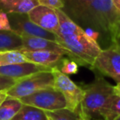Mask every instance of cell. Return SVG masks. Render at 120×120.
I'll return each mask as SVG.
<instances>
[{"mask_svg": "<svg viewBox=\"0 0 120 120\" xmlns=\"http://www.w3.org/2000/svg\"><path fill=\"white\" fill-rule=\"evenodd\" d=\"M61 10L83 30H95L100 35V46L105 49L114 45L120 13L111 0H62Z\"/></svg>", "mask_w": 120, "mask_h": 120, "instance_id": "6da1fadb", "label": "cell"}, {"mask_svg": "<svg viewBox=\"0 0 120 120\" xmlns=\"http://www.w3.org/2000/svg\"><path fill=\"white\" fill-rule=\"evenodd\" d=\"M55 11L59 21V27L55 33L56 41L69 52L70 58L78 65L93 69L94 62L102 49L61 9Z\"/></svg>", "mask_w": 120, "mask_h": 120, "instance_id": "7a4b0ae2", "label": "cell"}, {"mask_svg": "<svg viewBox=\"0 0 120 120\" xmlns=\"http://www.w3.org/2000/svg\"><path fill=\"white\" fill-rule=\"evenodd\" d=\"M83 90L84 96L79 110L91 119L100 117L102 109L113 95V86L103 77H96Z\"/></svg>", "mask_w": 120, "mask_h": 120, "instance_id": "3957f363", "label": "cell"}, {"mask_svg": "<svg viewBox=\"0 0 120 120\" xmlns=\"http://www.w3.org/2000/svg\"><path fill=\"white\" fill-rule=\"evenodd\" d=\"M54 87V78L52 71L40 72L18 80L7 91L8 96L22 99L44 89Z\"/></svg>", "mask_w": 120, "mask_h": 120, "instance_id": "277c9868", "label": "cell"}, {"mask_svg": "<svg viewBox=\"0 0 120 120\" xmlns=\"http://www.w3.org/2000/svg\"><path fill=\"white\" fill-rule=\"evenodd\" d=\"M20 100L23 105H30L45 112L55 111L67 107L64 95L54 87L40 90Z\"/></svg>", "mask_w": 120, "mask_h": 120, "instance_id": "5b68a950", "label": "cell"}, {"mask_svg": "<svg viewBox=\"0 0 120 120\" xmlns=\"http://www.w3.org/2000/svg\"><path fill=\"white\" fill-rule=\"evenodd\" d=\"M54 78V88L62 93L66 100V108L77 112L84 96V90L78 86L68 76L62 73L56 67L52 69Z\"/></svg>", "mask_w": 120, "mask_h": 120, "instance_id": "8992f818", "label": "cell"}, {"mask_svg": "<svg viewBox=\"0 0 120 120\" xmlns=\"http://www.w3.org/2000/svg\"><path fill=\"white\" fill-rule=\"evenodd\" d=\"M99 71L102 75L109 77L117 83L120 82V48L113 45L102 49L95 58L92 70Z\"/></svg>", "mask_w": 120, "mask_h": 120, "instance_id": "52a82bcc", "label": "cell"}, {"mask_svg": "<svg viewBox=\"0 0 120 120\" xmlns=\"http://www.w3.org/2000/svg\"><path fill=\"white\" fill-rule=\"evenodd\" d=\"M12 30L21 36L40 37L56 41L55 34L38 26L29 19L27 14H8Z\"/></svg>", "mask_w": 120, "mask_h": 120, "instance_id": "ba28073f", "label": "cell"}, {"mask_svg": "<svg viewBox=\"0 0 120 120\" xmlns=\"http://www.w3.org/2000/svg\"><path fill=\"white\" fill-rule=\"evenodd\" d=\"M29 19L44 30L55 34L59 27V21L55 9L39 5L27 13Z\"/></svg>", "mask_w": 120, "mask_h": 120, "instance_id": "9c48e42d", "label": "cell"}, {"mask_svg": "<svg viewBox=\"0 0 120 120\" xmlns=\"http://www.w3.org/2000/svg\"><path fill=\"white\" fill-rule=\"evenodd\" d=\"M52 69H53L52 68L38 65V64H33V63L26 62L21 63V64L1 66L0 67V75L18 81L24 77L36 73V72L52 71Z\"/></svg>", "mask_w": 120, "mask_h": 120, "instance_id": "30bf717a", "label": "cell"}, {"mask_svg": "<svg viewBox=\"0 0 120 120\" xmlns=\"http://www.w3.org/2000/svg\"><path fill=\"white\" fill-rule=\"evenodd\" d=\"M20 51L23 53L28 62L52 68L58 67L64 58V55L61 53L47 50H27L22 49Z\"/></svg>", "mask_w": 120, "mask_h": 120, "instance_id": "8fae6325", "label": "cell"}, {"mask_svg": "<svg viewBox=\"0 0 120 120\" xmlns=\"http://www.w3.org/2000/svg\"><path fill=\"white\" fill-rule=\"evenodd\" d=\"M23 41L22 49L27 50H47L61 53L64 56L70 58V53L66 49H64L57 41L47 40V39L40 38V37L31 36H22Z\"/></svg>", "mask_w": 120, "mask_h": 120, "instance_id": "7c38bea8", "label": "cell"}, {"mask_svg": "<svg viewBox=\"0 0 120 120\" xmlns=\"http://www.w3.org/2000/svg\"><path fill=\"white\" fill-rule=\"evenodd\" d=\"M39 5L37 0H0V10L8 14H27Z\"/></svg>", "mask_w": 120, "mask_h": 120, "instance_id": "4fadbf2b", "label": "cell"}, {"mask_svg": "<svg viewBox=\"0 0 120 120\" xmlns=\"http://www.w3.org/2000/svg\"><path fill=\"white\" fill-rule=\"evenodd\" d=\"M23 47L21 35L12 30L0 31V52L20 50Z\"/></svg>", "mask_w": 120, "mask_h": 120, "instance_id": "5bb4252c", "label": "cell"}, {"mask_svg": "<svg viewBox=\"0 0 120 120\" xmlns=\"http://www.w3.org/2000/svg\"><path fill=\"white\" fill-rule=\"evenodd\" d=\"M23 104L19 99L8 96L0 106V120H12Z\"/></svg>", "mask_w": 120, "mask_h": 120, "instance_id": "9a60e30c", "label": "cell"}, {"mask_svg": "<svg viewBox=\"0 0 120 120\" xmlns=\"http://www.w3.org/2000/svg\"><path fill=\"white\" fill-rule=\"evenodd\" d=\"M12 120H49L45 111L30 105H23Z\"/></svg>", "mask_w": 120, "mask_h": 120, "instance_id": "2e32d148", "label": "cell"}, {"mask_svg": "<svg viewBox=\"0 0 120 120\" xmlns=\"http://www.w3.org/2000/svg\"><path fill=\"white\" fill-rule=\"evenodd\" d=\"M120 116V96L112 95L100 112V117L104 120H113Z\"/></svg>", "mask_w": 120, "mask_h": 120, "instance_id": "e0dca14e", "label": "cell"}, {"mask_svg": "<svg viewBox=\"0 0 120 120\" xmlns=\"http://www.w3.org/2000/svg\"><path fill=\"white\" fill-rule=\"evenodd\" d=\"M26 62L28 61L20 50L0 52V67Z\"/></svg>", "mask_w": 120, "mask_h": 120, "instance_id": "ac0fdd59", "label": "cell"}, {"mask_svg": "<svg viewBox=\"0 0 120 120\" xmlns=\"http://www.w3.org/2000/svg\"><path fill=\"white\" fill-rule=\"evenodd\" d=\"M45 113L51 120H78L77 112L72 111L67 108Z\"/></svg>", "mask_w": 120, "mask_h": 120, "instance_id": "d6986e66", "label": "cell"}, {"mask_svg": "<svg viewBox=\"0 0 120 120\" xmlns=\"http://www.w3.org/2000/svg\"><path fill=\"white\" fill-rule=\"evenodd\" d=\"M78 64L70 58H63L58 67H56L62 73L65 75H74L78 72Z\"/></svg>", "mask_w": 120, "mask_h": 120, "instance_id": "ffe728a7", "label": "cell"}, {"mask_svg": "<svg viewBox=\"0 0 120 120\" xmlns=\"http://www.w3.org/2000/svg\"><path fill=\"white\" fill-rule=\"evenodd\" d=\"M17 81L10 77L0 75V91H8L16 84Z\"/></svg>", "mask_w": 120, "mask_h": 120, "instance_id": "44dd1931", "label": "cell"}, {"mask_svg": "<svg viewBox=\"0 0 120 120\" xmlns=\"http://www.w3.org/2000/svg\"><path fill=\"white\" fill-rule=\"evenodd\" d=\"M37 1L40 5L53 9H62L64 8V3L62 0H37Z\"/></svg>", "mask_w": 120, "mask_h": 120, "instance_id": "7402d4cb", "label": "cell"}, {"mask_svg": "<svg viewBox=\"0 0 120 120\" xmlns=\"http://www.w3.org/2000/svg\"><path fill=\"white\" fill-rule=\"evenodd\" d=\"M2 30H12V28L8 13L0 10V31Z\"/></svg>", "mask_w": 120, "mask_h": 120, "instance_id": "603a6c76", "label": "cell"}, {"mask_svg": "<svg viewBox=\"0 0 120 120\" xmlns=\"http://www.w3.org/2000/svg\"><path fill=\"white\" fill-rule=\"evenodd\" d=\"M77 114H78V120H92L91 118H90L86 115L84 114L83 113H82L79 109L77 111Z\"/></svg>", "mask_w": 120, "mask_h": 120, "instance_id": "cb8c5ba5", "label": "cell"}, {"mask_svg": "<svg viewBox=\"0 0 120 120\" xmlns=\"http://www.w3.org/2000/svg\"><path fill=\"white\" fill-rule=\"evenodd\" d=\"M111 2L115 9L120 13V0H111Z\"/></svg>", "mask_w": 120, "mask_h": 120, "instance_id": "d4e9b609", "label": "cell"}, {"mask_svg": "<svg viewBox=\"0 0 120 120\" xmlns=\"http://www.w3.org/2000/svg\"><path fill=\"white\" fill-rule=\"evenodd\" d=\"M7 97H8L7 91H0V106L3 104V102L6 100Z\"/></svg>", "mask_w": 120, "mask_h": 120, "instance_id": "484cf974", "label": "cell"}, {"mask_svg": "<svg viewBox=\"0 0 120 120\" xmlns=\"http://www.w3.org/2000/svg\"><path fill=\"white\" fill-rule=\"evenodd\" d=\"M113 94L120 96V82L117 83V85L113 86Z\"/></svg>", "mask_w": 120, "mask_h": 120, "instance_id": "4316f807", "label": "cell"}, {"mask_svg": "<svg viewBox=\"0 0 120 120\" xmlns=\"http://www.w3.org/2000/svg\"><path fill=\"white\" fill-rule=\"evenodd\" d=\"M113 43H114L115 45H117V46H118L120 48V36L119 35H116V36H115Z\"/></svg>", "mask_w": 120, "mask_h": 120, "instance_id": "83f0119b", "label": "cell"}, {"mask_svg": "<svg viewBox=\"0 0 120 120\" xmlns=\"http://www.w3.org/2000/svg\"><path fill=\"white\" fill-rule=\"evenodd\" d=\"M116 35H119L120 36V22L118 24L116 27Z\"/></svg>", "mask_w": 120, "mask_h": 120, "instance_id": "f1b7e54d", "label": "cell"}, {"mask_svg": "<svg viewBox=\"0 0 120 120\" xmlns=\"http://www.w3.org/2000/svg\"><path fill=\"white\" fill-rule=\"evenodd\" d=\"M113 120H120V116H118V118H116L115 119H113Z\"/></svg>", "mask_w": 120, "mask_h": 120, "instance_id": "f546056e", "label": "cell"}, {"mask_svg": "<svg viewBox=\"0 0 120 120\" xmlns=\"http://www.w3.org/2000/svg\"><path fill=\"white\" fill-rule=\"evenodd\" d=\"M49 120H51V119H50V118H49Z\"/></svg>", "mask_w": 120, "mask_h": 120, "instance_id": "4dcf8cb0", "label": "cell"}]
</instances>
